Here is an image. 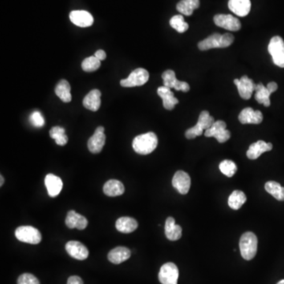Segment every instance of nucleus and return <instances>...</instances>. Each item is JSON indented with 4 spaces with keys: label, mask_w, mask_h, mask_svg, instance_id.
Listing matches in <instances>:
<instances>
[{
    "label": "nucleus",
    "mask_w": 284,
    "mask_h": 284,
    "mask_svg": "<svg viewBox=\"0 0 284 284\" xmlns=\"http://www.w3.org/2000/svg\"><path fill=\"white\" fill-rule=\"evenodd\" d=\"M45 186L47 189V193L51 197H55L60 193L62 189V181L60 178L53 174H48L45 177Z\"/></svg>",
    "instance_id": "17"
},
{
    "label": "nucleus",
    "mask_w": 284,
    "mask_h": 284,
    "mask_svg": "<svg viewBox=\"0 0 284 284\" xmlns=\"http://www.w3.org/2000/svg\"><path fill=\"white\" fill-rule=\"evenodd\" d=\"M181 227L175 224L173 217H168L165 223V236L170 241H177L182 237Z\"/></svg>",
    "instance_id": "24"
},
{
    "label": "nucleus",
    "mask_w": 284,
    "mask_h": 284,
    "mask_svg": "<svg viewBox=\"0 0 284 284\" xmlns=\"http://www.w3.org/2000/svg\"><path fill=\"white\" fill-rule=\"evenodd\" d=\"M66 250L70 257L79 261H84L89 257V250L80 241H68L66 245Z\"/></svg>",
    "instance_id": "14"
},
{
    "label": "nucleus",
    "mask_w": 284,
    "mask_h": 284,
    "mask_svg": "<svg viewBox=\"0 0 284 284\" xmlns=\"http://www.w3.org/2000/svg\"><path fill=\"white\" fill-rule=\"evenodd\" d=\"M273 149V144L272 143H266L264 141H258V142L250 144L246 156L249 160H257L261 154L265 152H269Z\"/></svg>",
    "instance_id": "20"
},
{
    "label": "nucleus",
    "mask_w": 284,
    "mask_h": 284,
    "mask_svg": "<svg viewBox=\"0 0 284 284\" xmlns=\"http://www.w3.org/2000/svg\"><path fill=\"white\" fill-rule=\"evenodd\" d=\"M170 26L180 33H185L187 29H189V25L185 22L183 16L181 14L173 16L170 20Z\"/></svg>",
    "instance_id": "34"
},
{
    "label": "nucleus",
    "mask_w": 284,
    "mask_h": 284,
    "mask_svg": "<svg viewBox=\"0 0 284 284\" xmlns=\"http://www.w3.org/2000/svg\"><path fill=\"white\" fill-rule=\"evenodd\" d=\"M272 94L270 90L265 87L262 83L257 85L255 90V99L261 104H264L265 107H269L271 104L270 95Z\"/></svg>",
    "instance_id": "30"
},
{
    "label": "nucleus",
    "mask_w": 284,
    "mask_h": 284,
    "mask_svg": "<svg viewBox=\"0 0 284 284\" xmlns=\"http://www.w3.org/2000/svg\"><path fill=\"white\" fill-rule=\"evenodd\" d=\"M94 55L100 61L104 60L106 58V56H107L105 51H103V50H98L97 51H95V55Z\"/></svg>",
    "instance_id": "41"
},
{
    "label": "nucleus",
    "mask_w": 284,
    "mask_h": 284,
    "mask_svg": "<svg viewBox=\"0 0 284 284\" xmlns=\"http://www.w3.org/2000/svg\"><path fill=\"white\" fill-rule=\"evenodd\" d=\"M219 168H220V171L228 178H232L234 176L237 170L236 163L229 160H225L221 162Z\"/></svg>",
    "instance_id": "36"
},
{
    "label": "nucleus",
    "mask_w": 284,
    "mask_h": 284,
    "mask_svg": "<svg viewBox=\"0 0 284 284\" xmlns=\"http://www.w3.org/2000/svg\"><path fill=\"white\" fill-rule=\"evenodd\" d=\"M70 88L69 82L64 79L59 81L57 86H55V92L57 96L64 103H69L71 101L72 96L70 94Z\"/></svg>",
    "instance_id": "27"
},
{
    "label": "nucleus",
    "mask_w": 284,
    "mask_h": 284,
    "mask_svg": "<svg viewBox=\"0 0 284 284\" xmlns=\"http://www.w3.org/2000/svg\"><path fill=\"white\" fill-rule=\"evenodd\" d=\"M103 190L108 197H117L124 193L125 187L119 180L111 179L104 184Z\"/></svg>",
    "instance_id": "25"
},
{
    "label": "nucleus",
    "mask_w": 284,
    "mask_h": 284,
    "mask_svg": "<svg viewBox=\"0 0 284 284\" xmlns=\"http://www.w3.org/2000/svg\"><path fill=\"white\" fill-rule=\"evenodd\" d=\"M15 236L20 241L33 245L39 244L42 239V236L39 230L31 226H21L17 228Z\"/></svg>",
    "instance_id": "4"
},
{
    "label": "nucleus",
    "mask_w": 284,
    "mask_h": 284,
    "mask_svg": "<svg viewBox=\"0 0 284 284\" xmlns=\"http://www.w3.org/2000/svg\"><path fill=\"white\" fill-rule=\"evenodd\" d=\"M149 79V74L144 68H138L134 70L127 79L121 80V86L126 88L136 87L145 84Z\"/></svg>",
    "instance_id": "6"
},
{
    "label": "nucleus",
    "mask_w": 284,
    "mask_h": 284,
    "mask_svg": "<svg viewBox=\"0 0 284 284\" xmlns=\"http://www.w3.org/2000/svg\"><path fill=\"white\" fill-rule=\"evenodd\" d=\"M162 78L164 80V86L166 87L175 89L177 91H183L184 93L189 91V85L187 82L178 80L174 70H166L162 74Z\"/></svg>",
    "instance_id": "10"
},
{
    "label": "nucleus",
    "mask_w": 284,
    "mask_h": 284,
    "mask_svg": "<svg viewBox=\"0 0 284 284\" xmlns=\"http://www.w3.org/2000/svg\"><path fill=\"white\" fill-rule=\"evenodd\" d=\"M221 34L214 33L212 35L207 37L206 39L203 40L198 43V48L200 51H207L209 49L219 48L220 47V39Z\"/></svg>",
    "instance_id": "29"
},
{
    "label": "nucleus",
    "mask_w": 284,
    "mask_h": 284,
    "mask_svg": "<svg viewBox=\"0 0 284 284\" xmlns=\"http://www.w3.org/2000/svg\"><path fill=\"white\" fill-rule=\"evenodd\" d=\"M67 284H83V281L82 279L77 276L70 277L67 281Z\"/></svg>",
    "instance_id": "40"
},
{
    "label": "nucleus",
    "mask_w": 284,
    "mask_h": 284,
    "mask_svg": "<svg viewBox=\"0 0 284 284\" xmlns=\"http://www.w3.org/2000/svg\"><path fill=\"white\" fill-rule=\"evenodd\" d=\"M70 19L79 27H90L94 24V17L86 10H74L70 14Z\"/></svg>",
    "instance_id": "15"
},
{
    "label": "nucleus",
    "mask_w": 284,
    "mask_h": 284,
    "mask_svg": "<svg viewBox=\"0 0 284 284\" xmlns=\"http://www.w3.org/2000/svg\"><path fill=\"white\" fill-rule=\"evenodd\" d=\"M234 83L237 86L240 96L244 99H250L257 87V85L246 75L241 77L240 79H235Z\"/></svg>",
    "instance_id": "9"
},
{
    "label": "nucleus",
    "mask_w": 284,
    "mask_h": 284,
    "mask_svg": "<svg viewBox=\"0 0 284 284\" xmlns=\"http://www.w3.org/2000/svg\"><path fill=\"white\" fill-rule=\"evenodd\" d=\"M246 201V196L241 190H235L228 198V205L234 210H238Z\"/></svg>",
    "instance_id": "31"
},
{
    "label": "nucleus",
    "mask_w": 284,
    "mask_h": 284,
    "mask_svg": "<svg viewBox=\"0 0 284 284\" xmlns=\"http://www.w3.org/2000/svg\"><path fill=\"white\" fill-rule=\"evenodd\" d=\"M267 88H268V89L270 90L271 93L273 94L274 92L277 91V89H278V85L274 82H269V84L267 85Z\"/></svg>",
    "instance_id": "42"
},
{
    "label": "nucleus",
    "mask_w": 284,
    "mask_h": 284,
    "mask_svg": "<svg viewBox=\"0 0 284 284\" xmlns=\"http://www.w3.org/2000/svg\"><path fill=\"white\" fill-rule=\"evenodd\" d=\"M100 97H101V93L99 90H92L83 99V105L90 111H98L101 104Z\"/></svg>",
    "instance_id": "22"
},
{
    "label": "nucleus",
    "mask_w": 284,
    "mask_h": 284,
    "mask_svg": "<svg viewBox=\"0 0 284 284\" xmlns=\"http://www.w3.org/2000/svg\"><path fill=\"white\" fill-rule=\"evenodd\" d=\"M265 189L277 200L284 201V187L280 183L274 181L268 182L265 183Z\"/></svg>",
    "instance_id": "32"
},
{
    "label": "nucleus",
    "mask_w": 284,
    "mask_h": 284,
    "mask_svg": "<svg viewBox=\"0 0 284 284\" xmlns=\"http://www.w3.org/2000/svg\"><path fill=\"white\" fill-rule=\"evenodd\" d=\"M100 66V60L95 55L85 58L82 63V70L86 72H94L98 70Z\"/></svg>",
    "instance_id": "35"
},
{
    "label": "nucleus",
    "mask_w": 284,
    "mask_h": 284,
    "mask_svg": "<svg viewBox=\"0 0 284 284\" xmlns=\"http://www.w3.org/2000/svg\"><path fill=\"white\" fill-rule=\"evenodd\" d=\"M268 49L275 64L284 68V41L282 37L279 36L273 37Z\"/></svg>",
    "instance_id": "5"
},
{
    "label": "nucleus",
    "mask_w": 284,
    "mask_h": 284,
    "mask_svg": "<svg viewBox=\"0 0 284 284\" xmlns=\"http://www.w3.org/2000/svg\"><path fill=\"white\" fill-rule=\"evenodd\" d=\"M158 139L153 132H148L137 136L133 141V148L140 155H148L156 149Z\"/></svg>",
    "instance_id": "1"
},
{
    "label": "nucleus",
    "mask_w": 284,
    "mask_h": 284,
    "mask_svg": "<svg viewBox=\"0 0 284 284\" xmlns=\"http://www.w3.org/2000/svg\"><path fill=\"white\" fill-rule=\"evenodd\" d=\"M172 186L179 193L185 195L190 189L191 179L189 175L183 171H178L172 179Z\"/></svg>",
    "instance_id": "12"
},
{
    "label": "nucleus",
    "mask_w": 284,
    "mask_h": 284,
    "mask_svg": "<svg viewBox=\"0 0 284 284\" xmlns=\"http://www.w3.org/2000/svg\"><path fill=\"white\" fill-rule=\"evenodd\" d=\"M29 121L33 127H42L45 125V121L43 115L39 111H34L29 116Z\"/></svg>",
    "instance_id": "37"
},
{
    "label": "nucleus",
    "mask_w": 284,
    "mask_h": 284,
    "mask_svg": "<svg viewBox=\"0 0 284 284\" xmlns=\"http://www.w3.org/2000/svg\"><path fill=\"white\" fill-rule=\"evenodd\" d=\"M179 272L177 265L172 262L164 264L160 268L159 281L162 284H178Z\"/></svg>",
    "instance_id": "8"
},
{
    "label": "nucleus",
    "mask_w": 284,
    "mask_h": 284,
    "mask_svg": "<svg viewBox=\"0 0 284 284\" xmlns=\"http://www.w3.org/2000/svg\"><path fill=\"white\" fill-rule=\"evenodd\" d=\"M227 124L224 121H216L210 128L204 132L207 138H215L220 143L228 142L231 138V133L227 130Z\"/></svg>",
    "instance_id": "7"
},
{
    "label": "nucleus",
    "mask_w": 284,
    "mask_h": 284,
    "mask_svg": "<svg viewBox=\"0 0 284 284\" xmlns=\"http://www.w3.org/2000/svg\"><path fill=\"white\" fill-rule=\"evenodd\" d=\"M228 7L236 15L245 17L251 10V2L250 0H229Z\"/></svg>",
    "instance_id": "19"
},
{
    "label": "nucleus",
    "mask_w": 284,
    "mask_h": 284,
    "mask_svg": "<svg viewBox=\"0 0 284 284\" xmlns=\"http://www.w3.org/2000/svg\"><path fill=\"white\" fill-rule=\"evenodd\" d=\"M106 136L104 135V128L98 127L95 129L94 135L88 142V148L92 153H99L105 144Z\"/></svg>",
    "instance_id": "13"
},
{
    "label": "nucleus",
    "mask_w": 284,
    "mask_h": 284,
    "mask_svg": "<svg viewBox=\"0 0 284 284\" xmlns=\"http://www.w3.org/2000/svg\"><path fill=\"white\" fill-rule=\"evenodd\" d=\"M234 41H235V37L231 33L223 34L220 39V48L229 47L230 45L233 44Z\"/></svg>",
    "instance_id": "39"
},
{
    "label": "nucleus",
    "mask_w": 284,
    "mask_h": 284,
    "mask_svg": "<svg viewBox=\"0 0 284 284\" xmlns=\"http://www.w3.org/2000/svg\"><path fill=\"white\" fill-rule=\"evenodd\" d=\"M200 6V0H181L176 6L178 11L184 15L190 16Z\"/></svg>",
    "instance_id": "28"
},
{
    "label": "nucleus",
    "mask_w": 284,
    "mask_h": 284,
    "mask_svg": "<svg viewBox=\"0 0 284 284\" xmlns=\"http://www.w3.org/2000/svg\"><path fill=\"white\" fill-rule=\"evenodd\" d=\"M131 256V250L128 248L119 246L109 252L107 258L110 262L113 263L115 265H119L121 263L127 261Z\"/></svg>",
    "instance_id": "23"
},
{
    "label": "nucleus",
    "mask_w": 284,
    "mask_h": 284,
    "mask_svg": "<svg viewBox=\"0 0 284 284\" xmlns=\"http://www.w3.org/2000/svg\"><path fill=\"white\" fill-rule=\"evenodd\" d=\"M65 223L67 228L70 229L77 228L78 230H84L88 226L87 219L85 216L78 214L74 210L68 212Z\"/></svg>",
    "instance_id": "18"
},
{
    "label": "nucleus",
    "mask_w": 284,
    "mask_h": 284,
    "mask_svg": "<svg viewBox=\"0 0 284 284\" xmlns=\"http://www.w3.org/2000/svg\"><path fill=\"white\" fill-rule=\"evenodd\" d=\"M18 284H40L37 277L30 273L21 275L18 280Z\"/></svg>",
    "instance_id": "38"
},
{
    "label": "nucleus",
    "mask_w": 284,
    "mask_h": 284,
    "mask_svg": "<svg viewBox=\"0 0 284 284\" xmlns=\"http://www.w3.org/2000/svg\"><path fill=\"white\" fill-rule=\"evenodd\" d=\"M157 94L163 99V105L165 109L171 111L179 103V99L175 97L170 88L164 86L158 88Z\"/></svg>",
    "instance_id": "21"
},
{
    "label": "nucleus",
    "mask_w": 284,
    "mask_h": 284,
    "mask_svg": "<svg viewBox=\"0 0 284 284\" xmlns=\"http://www.w3.org/2000/svg\"><path fill=\"white\" fill-rule=\"evenodd\" d=\"M139 227V224L135 219L131 217H121L117 220L115 223V228L122 233L129 234L135 232Z\"/></svg>",
    "instance_id": "26"
},
{
    "label": "nucleus",
    "mask_w": 284,
    "mask_h": 284,
    "mask_svg": "<svg viewBox=\"0 0 284 284\" xmlns=\"http://www.w3.org/2000/svg\"><path fill=\"white\" fill-rule=\"evenodd\" d=\"M0 179H1V183H0V187H2V185H3L4 183L3 176H2V175H1V176H0Z\"/></svg>",
    "instance_id": "43"
},
{
    "label": "nucleus",
    "mask_w": 284,
    "mask_h": 284,
    "mask_svg": "<svg viewBox=\"0 0 284 284\" xmlns=\"http://www.w3.org/2000/svg\"><path fill=\"white\" fill-rule=\"evenodd\" d=\"M49 134H50V137L55 141L58 145L63 146L68 142V138L65 135V129L62 127H52Z\"/></svg>",
    "instance_id": "33"
},
{
    "label": "nucleus",
    "mask_w": 284,
    "mask_h": 284,
    "mask_svg": "<svg viewBox=\"0 0 284 284\" xmlns=\"http://www.w3.org/2000/svg\"><path fill=\"white\" fill-rule=\"evenodd\" d=\"M213 20L216 26L229 31H238L241 29L239 20L232 14H216Z\"/></svg>",
    "instance_id": "11"
},
{
    "label": "nucleus",
    "mask_w": 284,
    "mask_h": 284,
    "mask_svg": "<svg viewBox=\"0 0 284 284\" xmlns=\"http://www.w3.org/2000/svg\"><path fill=\"white\" fill-rule=\"evenodd\" d=\"M215 122L216 121L214 120V118L209 115L208 111H201L199 115L197 124L186 131V138L187 139H194L197 137L202 135L204 131L210 128Z\"/></svg>",
    "instance_id": "3"
},
{
    "label": "nucleus",
    "mask_w": 284,
    "mask_h": 284,
    "mask_svg": "<svg viewBox=\"0 0 284 284\" xmlns=\"http://www.w3.org/2000/svg\"><path fill=\"white\" fill-rule=\"evenodd\" d=\"M257 237L253 232H245L240 238L239 249L241 257L246 261L254 258L257 252Z\"/></svg>",
    "instance_id": "2"
},
{
    "label": "nucleus",
    "mask_w": 284,
    "mask_h": 284,
    "mask_svg": "<svg viewBox=\"0 0 284 284\" xmlns=\"http://www.w3.org/2000/svg\"><path fill=\"white\" fill-rule=\"evenodd\" d=\"M277 284H284V280H282V281H280V282L277 283Z\"/></svg>",
    "instance_id": "44"
},
{
    "label": "nucleus",
    "mask_w": 284,
    "mask_h": 284,
    "mask_svg": "<svg viewBox=\"0 0 284 284\" xmlns=\"http://www.w3.org/2000/svg\"><path fill=\"white\" fill-rule=\"evenodd\" d=\"M238 120L241 124H260L263 121V115L261 111L246 107L240 112Z\"/></svg>",
    "instance_id": "16"
}]
</instances>
